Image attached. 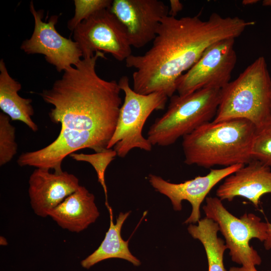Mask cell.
<instances>
[{
  "label": "cell",
  "instance_id": "10",
  "mask_svg": "<svg viewBox=\"0 0 271 271\" xmlns=\"http://www.w3.org/2000/svg\"><path fill=\"white\" fill-rule=\"evenodd\" d=\"M30 10L34 19V29L30 38L22 43L21 49L27 54L44 55L46 61L58 72L75 65L82 58V53L76 42L56 30L58 17L53 15L48 22H44L43 11L36 10L32 1Z\"/></svg>",
  "mask_w": 271,
  "mask_h": 271
},
{
  "label": "cell",
  "instance_id": "15",
  "mask_svg": "<svg viewBox=\"0 0 271 271\" xmlns=\"http://www.w3.org/2000/svg\"><path fill=\"white\" fill-rule=\"evenodd\" d=\"M49 216L62 228L79 233L95 222L99 212L94 195L85 187L80 186L54 208Z\"/></svg>",
  "mask_w": 271,
  "mask_h": 271
},
{
  "label": "cell",
  "instance_id": "17",
  "mask_svg": "<svg viewBox=\"0 0 271 271\" xmlns=\"http://www.w3.org/2000/svg\"><path fill=\"white\" fill-rule=\"evenodd\" d=\"M110 225L103 240L99 246L91 254L82 260L81 264L88 269L102 260L117 258L125 259L135 266H139L141 262L133 255L128 248V241H124L121 236L122 226L130 214V211L120 212L114 223L111 208L109 207Z\"/></svg>",
  "mask_w": 271,
  "mask_h": 271
},
{
  "label": "cell",
  "instance_id": "1",
  "mask_svg": "<svg viewBox=\"0 0 271 271\" xmlns=\"http://www.w3.org/2000/svg\"><path fill=\"white\" fill-rule=\"evenodd\" d=\"M97 59H81L64 70L50 89L40 95L53 108L50 120L60 124L57 138L45 147L22 154L17 160L21 167L62 171L68 156L81 149L95 153L108 149L115 131L122 100L118 82L100 77L96 71Z\"/></svg>",
  "mask_w": 271,
  "mask_h": 271
},
{
  "label": "cell",
  "instance_id": "13",
  "mask_svg": "<svg viewBox=\"0 0 271 271\" xmlns=\"http://www.w3.org/2000/svg\"><path fill=\"white\" fill-rule=\"evenodd\" d=\"M36 168L30 176L28 193L31 207L38 216L50 212L80 186L79 179L66 171L53 173Z\"/></svg>",
  "mask_w": 271,
  "mask_h": 271
},
{
  "label": "cell",
  "instance_id": "7",
  "mask_svg": "<svg viewBox=\"0 0 271 271\" xmlns=\"http://www.w3.org/2000/svg\"><path fill=\"white\" fill-rule=\"evenodd\" d=\"M202 209L206 217L217 223L232 261L248 269L261 264V257L249 241L252 238L261 242L266 239L267 222L252 213L246 212L239 218L235 216L217 197H206Z\"/></svg>",
  "mask_w": 271,
  "mask_h": 271
},
{
  "label": "cell",
  "instance_id": "25",
  "mask_svg": "<svg viewBox=\"0 0 271 271\" xmlns=\"http://www.w3.org/2000/svg\"><path fill=\"white\" fill-rule=\"evenodd\" d=\"M229 271H258L256 267H254L252 269H248L243 266L240 267H235V266H232L231 267ZM266 271H271V270H266Z\"/></svg>",
  "mask_w": 271,
  "mask_h": 271
},
{
  "label": "cell",
  "instance_id": "27",
  "mask_svg": "<svg viewBox=\"0 0 271 271\" xmlns=\"http://www.w3.org/2000/svg\"><path fill=\"white\" fill-rule=\"evenodd\" d=\"M0 244L1 245H7L8 244V242L6 238L4 236L0 237Z\"/></svg>",
  "mask_w": 271,
  "mask_h": 271
},
{
  "label": "cell",
  "instance_id": "3",
  "mask_svg": "<svg viewBox=\"0 0 271 271\" xmlns=\"http://www.w3.org/2000/svg\"><path fill=\"white\" fill-rule=\"evenodd\" d=\"M256 126L245 119L235 118L203 124L183 137L184 162L205 168L246 165Z\"/></svg>",
  "mask_w": 271,
  "mask_h": 271
},
{
  "label": "cell",
  "instance_id": "5",
  "mask_svg": "<svg viewBox=\"0 0 271 271\" xmlns=\"http://www.w3.org/2000/svg\"><path fill=\"white\" fill-rule=\"evenodd\" d=\"M220 89L205 88L185 95L170 97L167 111L151 125L147 139L152 146L174 144L215 117Z\"/></svg>",
  "mask_w": 271,
  "mask_h": 271
},
{
  "label": "cell",
  "instance_id": "12",
  "mask_svg": "<svg viewBox=\"0 0 271 271\" xmlns=\"http://www.w3.org/2000/svg\"><path fill=\"white\" fill-rule=\"evenodd\" d=\"M237 164L221 169H211L205 176H198L183 183H173L154 174H150L149 181L158 192L169 198L175 211H181L183 200L192 206L189 217L185 224H196L200 220V206L211 189L219 182L244 166Z\"/></svg>",
  "mask_w": 271,
  "mask_h": 271
},
{
  "label": "cell",
  "instance_id": "4",
  "mask_svg": "<svg viewBox=\"0 0 271 271\" xmlns=\"http://www.w3.org/2000/svg\"><path fill=\"white\" fill-rule=\"evenodd\" d=\"M242 118L259 128L271 121V77L265 59L260 56L221 89L213 121Z\"/></svg>",
  "mask_w": 271,
  "mask_h": 271
},
{
  "label": "cell",
  "instance_id": "14",
  "mask_svg": "<svg viewBox=\"0 0 271 271\" xmlns=\"http://www.w3.org/2000/svg\"><path fill=\"white\" fill-rule=\"evenodd\" d=\"M269 193L270 167L251 160L225 178L217 188L216 195L222 201H232L236 197L245 198L258 207L261 197Z\"/></svg>",
  "mask_w": 271,
  "mask_h": 271
},
{
  "label": "cell",
  "instance_id": "16",
  "mask_svg": "<svg viewBox=\"0 0 271 271\" xmlns=\"http://www.w3.org/2000/svg\"><path fill=\"white\" fill-rule=\"evenodd\" d=\"M21 84L9 74L3 59L0 61V108L11 120L24 123L33 131L38 130L32 117L34 110L30 98L21 97Z\"/></svg>",
  "mask_w": 271,
  "mask_h": 271
},
{
  "label": "cell",
  "instance_id": "22",
  "mask_svg": "<svg viewBox=\"0 0 271 271\" xmlns=\"http://www.w3.org/2000/svg\"><path fill=\"white\" fill-rule=\"evenodd\" d=\"M75 13L68 22V29L73 31L82 21L100 10L108 9L112 3L110 0H75Z\"/></svg>",
  "mask_w": 271,
  "mask_h": 271
},
{
  "label": "cell",
  "instance_id": "2",
  "mask_svg": "<svg viewBox=\"0 0 271 271\" xmlns=\"http://www.w3.org/2000/svg\"><path fill=\"white\" fill-rule=\"evenodd\" d=\"M254 24L215 13L205 21L197 16L165 17L151 48L142 55L131 54L125 60L127 68L136 70L132 73L133 90L143 95L161 92L172 97L178 78L210 46L221 40L235 39Z\"/></svg>",
  "mask_w": 271,
  "mask_h": 271
},
{
  "label": "cell",
  "instance_id": "26",
  "mask_svg": "<svg viewBox=\"0 0 271 271\" xmlns=\"http://www.w3.org/2000/svg\"><path fill=\"white\" fill-rule=\"evenodd\" d=\"M258 0H243L242 2V4L243 6L251 5L258 3Z\"/></svg>",
  "mask_w": 271,
  "mask_h": 271
},
{
  "label": "cell",
  "instance_id": "8",
  "mask_svg": "<svg viewBox=\"0 0 271 271\" xmlns=\"http://www.w3.org/2000/svg\"><path fill=\"white\" fill-rule=\"evenodd\" d=\"M235 39L218 41L210 46L198 61L181 75L176 91L185 95L205 88L221 89L230 82L237 61Z\"/></svg>",
  "mask_w": 271,
  "mask_h": 271
},
{
  "label": "cell",
  "instance_id": "6",
  "mask_svg": "<svg viewBox=\"0 0 271 271\" xmlns=\"http://www.w3.org/2000/svg\"><path fill=\"white\" fill-rule=\"evenodd\" d=\"M118 84L124 93V98L107 148L112 149L120 158L125 157L133 149L150 152L153 146L143 136V127L154 111L165 108L168 97L161 92L147 95L138 93L130 87L126 76L121 77Z\"/></svg>",
  "mask_w": 271,
  "mask_h": 271
},
{
  "label": "cell",
  "instance_id": "9",
  "mask_svg": "<svg viewBox=\"0 0 271 271\" xmlns=\"http://www.w3.org/2000/svg\"><path fill=\"white\" fill-rule=\"evenodd\" d=\"M73 32L82 58L102 52L122 61L132 54L131 46L122 26L108 9L93 14Z\"/></svg>",
  "mask_w": 271,
  "mask_h": 271
},
{
  "label": "cell",
  "instance_id": "23",
  "mask_svg": "<svg viewBox=\"0 0 271 271\" xmlns=\"http://www.w3.org/2000/svg\"><path fill=\"white\" fill-rule=\"evenodd\" d=\"M169 16L176 17L177 14L182 10L183 5L179 0H170Z\"/></svg>",
  "mask_w": 271,
  "mask_h": 271
},
{
  "label": "cell",
  "instance_id": "20",
  "mask_svg": "<svg viewBox=\"0 0 271 271\" xmlns=\"http://www.w3.org/2000/svg\"><path fill=\"white\" fill-rule=\"evenodd\" d=\"M10 118L0 113V165L10 162L17 152L15 127L11 123Z\"/></svg>",
  "mask_w": 271,
  "mask_h": 271
},
{
  "label": "cell",
  "instance_id": "24",
  "mask_svg": "<svg viewBox=\"0 0 271 271\" xmlns=\"http://www.w3.org/2000/svg\"><path fill=\"white\" fill-rule=\"evenodd\" d=\"M267 236L266 239L263 242L264 247L266 250L271 249V223L267 222Z\"/></svg>",
  "mask_w": 271,
  "mask_h": 271
},
{
  "label": "cell",
  "instance_id": "28",
  "mask_svg": "<svg viewBox=\"0 0 271 271\" xmlns=\"http://www.w3.org/2000/svg\"><path fill=\"white\" fill-rule=\"evenodd\" d=\"M262 3L263 6L271 7V0H264Z\"/></svg>",
  "mask_w": 271,
  "mask_h": 271
},
{
  "label": "cell",
  "instance_id": "19",
  "mask_svg": "<svg viewBox=\"0 0 271 271\" xmlns=\"http://www.w3.org/2000/svg\"><path fill=\"white\" fill-rule=\"evenodd\" d=\"M116 156L115 151L112 149L91 154L74 153L69 156L76 161L88 162L93 167L96 172L98 181L104 190L105 204L107 208L109 206L107 202V190L105 182V172L108 165Z\"/></svg>",
  "mask_w": 271,
  "mask_h": 271
},
{
  "label": "cell",
  "instance_id": "21",
  "mask_svg": "<svg viewBox=\"0 0 271 271\" xmlns=\"http://www.w3.org/2000/svg\"><path fill=\"white\" fill-rule=\"evenodd\" d=\"M252 160L271 167V121L256 128L251 146Z\"/></svg>",
  "mask_w": 271,
  "mask_h": 271
},
{
  "label": "cell",
  "instance_id": "11",
  "mask_svg": "<svg viewBox=\"0 0 271 271\" xmlns=\"http://www.w3.org/2000/svg\"><path fill=\"white\" fill-rule=\"evenodd\" d=\"M122 26L131 47L145 46L156 37L169 7L160 0H114L109 8Z\"/></svg>",
  "mask_w": 271,
  "mask_h": 271
},
{
  "label": "cell",
  "instance_id": "18",
  "mask_svg": "<svg viewBox=\"0 0 271 271\" xmlns=\"http://www.w3.org/2000/svg\"><path fill=\"white\" fill-rule=\"evenodd\" d=\"M187 230L193 238L202 244L207 256L208 271H226L223 258L227 248L225 241L218 236L219 230L217 223L205 217L197 225L189 224Z\"/></svg>",
  "mask_w": 271,
  "mask_h": 271
}]
</instances>
